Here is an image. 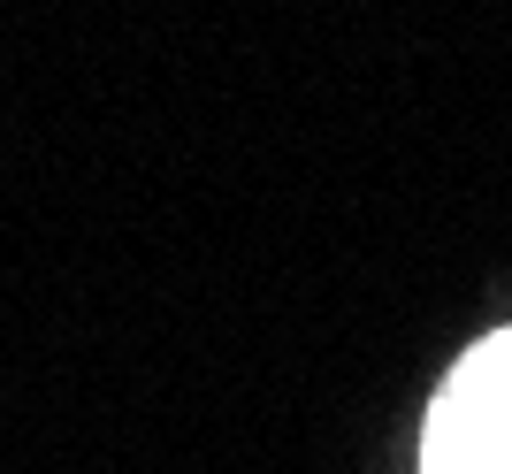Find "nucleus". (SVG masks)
I'll use <instances>...</instances> for the list:
<instances>
[{"instance_id":"f257e3e1","label":"nucleus","mask_w":512,"mask_h":474,"mask_svg":"<svg viewBox=\"0 0 512 474\" xmlns=\"http://www.w3.org/2000/svg\"><path fill=\"white\" fill-rule=\"evenodd\" d=\"M421 474H512V329L474 337L421 429Z\"/></svg>"}]
</instances>
